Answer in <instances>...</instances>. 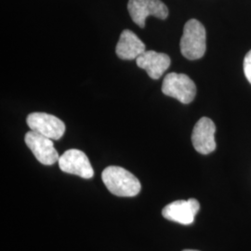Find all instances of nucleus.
<instances>
[{
  "mask_svg": "<svg viewBox=\"0 0 251 251\" xmlns=\"http://www.w3.org/2000/svg\"><path fill=\"white\" fill-rule=\"evenodd\" d=\"M101 179L109 192L117 197L132 198L142 189L140 180L121 167H107L101 173Z\"/></svg>",
  "mask_w": 251,
  "mask_h": 251,
  "instance_id": "obj_1",
  "label": "nucleus"
},
{
  "mask_svg": "<svg viewBox=\"0 0 251 251\" xmlns=\"http://www.w3.org/2000/svg\"><path fill=\"white\" fill-rule=\"evenodd\" d=\"M206 29L196 19L188 21L180 39V52L188 60L195 61L202 58L206 52Z\"/></svg>",
  "mask_w": 251,
  "mask_h": 251,
  "instance_id": "obj_2",
  "label": "nucleus"
},
{
  "mask_svg": "<svg viewBox=\"0 0 251 251\" xmlns=\"http://www.w3.org/2000/svg\"><path fill=\"white\" fill-rule=\"evenodd\" d=\"M162 92L179 100L181 103H191L197 95V86L188 75L184 74L170 73L162 83Z\"/></svg>",
  "mask_w": 251,
  "mask_h": 251,
  "instance_id": "obj_3",
  "label": "nucleus"
},
{
  "mask_svg": "<svg viewBox=\"0 0 251 251\" xmlns=\"http://www.w3.org/2000/svg\"><path fill=\"white\" fill-rule=\"evenodd\" d=\"M127 10L137 25L144 28L148 16L165 20L169 16V9L161 0H128Z\"/></svg>",
  "mask_w": 251,
  "mask_h": 251,
  "instance_id": "obj_4",
  "label": "nucleus"
},
{
  "mask_svg": "<svg viewBox=\"0 0 251 251\" xmlns=\"http://www.w3.org/2000/svg\"><path fill=\"white\" fill-rule=\"evenodd\" d=\"M26 122L31 130L54 141L60 140L65 132L63 121L46 113H32L27 117Z\"/></svg>",
  "mask_w": 251,
  "mask_h": 251,
  "instance_id": "obj_5",
  "label": "nucleus"
},
{
  "mask_svg": "<svg viewBox=\"0 0 251 251\" xmlns=\"http://www.w3.org/2000/svg\"><path fill=\"white\" fill-rule=\"evenodd\" d=\"M58 163L61 171L65 173L76 175L83 179H91L94 176L89 157L80 150H67L60 156Z\"/></svg>",
  "mask_w": 251,
  "mask_h": 251,
  "instance_id": "obj_6",
  "label": "nucleus"
},
{
  "mask_svg": "<svg viewBox=\"0 0 251 251\" xmlns=\"http://www.w3.org/2000/svg\"><path fill=\"white\" fill-rule=\"evenodd\" d=\"M25 142L34 153L36 159L46 166H51L59 161V153L54 147L52 140L33 130L28 131Z\"/></svg>",
  "mask_w": 251,
  "mask_h": 251,
  "instance_id": "obj_7",
  "label": "nucleus"
},
{
  "mask_svg": "<svg viewBox=\"0 0 251 251\" xmlns=\"http://www.w3.org/2000/svg\"><path fill=\"white\" fill-rule=\"evenodd\" d=\"M200 209V204L197 199L190 198L188 200H178L167 205L162 210V215L171 222L180 225H192L195 217Z\"/></svg>",
  "mask_w": 251,
  "mask_h": 251,
  "instance_id": "obj_8",
  "label": "nucleus"
},
{
  "mask_svg": "<svg viewBox=\"0 0 251 251\" xmlns=\"http://www.w3.org/2000/svg\"><path fill=\"white\" fill-rule=\"evenodd\" d=\"M215 124L210 118H200L192 134V143L196 151L202 154H208L215 151Z\"/></svg>",
  "mask_w": 251,
  "mask_h": 251,
  "instance_id": "obj_9",
  "label": "nucleus"
},
{
  "mask_svg": "<svg viewBox=\"0 0 251 251\" xmlns=\"http://www.w3.org/2000/svg\"><path fill=\"white\" fill-rule=\"evenodd\" d=\"M138 67L145 70L152 79H159L171 66L169 55L154 50H146L136 59Z\"/></svg>",
  "mask_w": 251,
  "mask_h": 251,
  "instance_id": "obj_10",
  "label": "nucleus"
},
{
  "mask_svg": "<svg viewBox=\"0 0 251 251\" xmlns=\"http://www.w3.org/2000/svg\"><path fill=\"white\" fill-rule=\"evenodd\" d=\"M144 42L132 31L124 30L117 42L116 52L122 60H134L146 51Z\"/></svg>",
  "mask_w": 251,
  "mask_h": 251,
  "instance_id": "obj_11",
  "label": "nucleus"
},
{
  "mask_svg": "<svg viewBox=\"0 0 251 251\" xmlns=\"http://www.w3.org/2000/svg\"><path fill=\"white\" fill-rule=\"evenodd\" d=\"M244 73L247 79L251 84V50H250L244 60Z\"/></svg>",
  "mask_w": 251,
  "mask_h": 251,
  "instance_id": "obj_12",
  "label": "nucleus"
},
{
  "mask_svg": "<svg viewBox=\"0 0 251 251\" xmlns=\"http://www.w3.org/2000/svg\"><path fill=\"white\" fill-rule=\"evenodd\" d=\"M193 251V250H185V251Z\"/></svg>",
  "mask_w": 251,
  "mask_h": 251,
  "instance_id": "obj_13",
  "label": "nucleus"
}]
</instances>
